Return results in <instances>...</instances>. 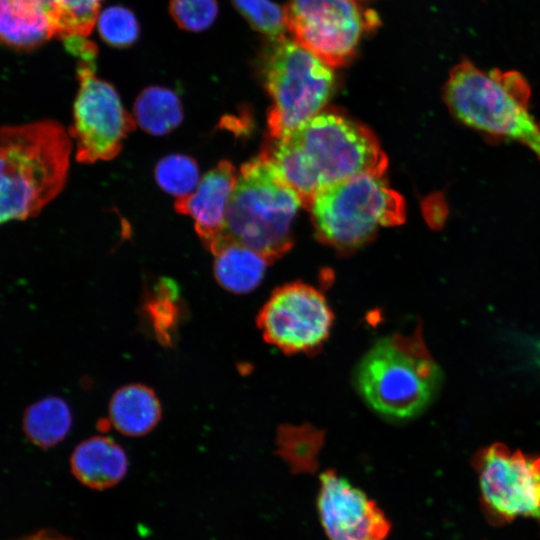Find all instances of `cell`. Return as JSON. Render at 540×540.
Listing matches in <instances>:
<instances>
[{"label":"cell","mask_w":540,"mask_h":540,"mask_svg":"<svg viewBox=\"0 0 540 540\" xmlns=\"http://www.w3.org/2000/svg\"><path fill=\"white\" fill-rule=\"evenodd\" d=\"M321 444L320 432L304 427L281 429L278 438L280 455L295 473L316 469Z\"/></svg>","instance_id":"44dd1931"},{"label":"cell","mask_w":540,"mask_h":540,"mask_svg":"<svg viewBox=\"0 0 540 540\" xmlns=\"http://www.w3.org/2000/svg\"><path fill=\"white\" fill-rule=\"evenodd\" d=\"M249 25L268 39L284 36L285 13L271 0H232Z\"/></svg>","instance_id":"603a6c76"},{"label":"cell","mask_w":540,"mask_h":540,"mask_svg":"<svg viewBox=\"0 0 540 540\" xmlns=\"http://www.w3.org/2000/svg\"><path fill=\"white\" fill-rule=\"evenodd\" d=\"M317 510L329 540H385L391 531L378 504L334 469L320 474Z\"/></svg>","instance_id":"7c38bea8"},{"label":"cell","mask_w":540,"mask_h":540,"mask_svg":"<svg viewBox=\"0 0 540 540\" xmlns=\"http://www.w3.org/2000/svg\"><path fill=\"white\" fill-rule=\"evenodd\" d=\"M237 175L233 164L222 160L201 178L193 193L175 201V210L194 220L195 230L210 252L223 232Z\"/></svg>","instance_id":"4fadbf2b"},{"label":"cell","mask_w":540,"mask_h":540,"mask_svg":"<svg viewBox=\"0 0 540 540\" xmlns=\"http://www.w3.org/2000/svg\"><path fill=\"white\" fill-rule=\"evenodd\" d=\"M72 424L68 404L60 397H45L28 406L23 416V431L34 445L47 449L68 434Z\"/></svg>","instance_id":"ac0fdd59"},{"label":"cell","mask_w":540,"mask_h":540,"mask_svg":"<svg viewBox=\"0 0 540 540\" xmlns=\"http://www.w3.org/2000/svg\"><path fill=\"white\" fill-rule=\"evenodd\" d=\"M159 284L158 296L149 304V313L158 335L167 338V331L176 321V290L167 280Z\"/></svg>","instance_id":"484cf974"},{"label":"cell","mask_w":540,"mask_h":540,"mask_svg":"<svg viewBox=\"0 0 540 540\" xmlns=\"http://www.w3.org/2000/svg\"><path fill=\"white\" fill-rule=\"evenodd\" d=\"M14 540H74V539L66 535H63L55 530L42 529L32 534H28Z\"/></svg>","instance_id":"83f0119b"},{"label":"cell","mask_w":540,"mask_h":540,"mask_svg":"<svg viewBox=\"0 0 540 540\" xmlns=\"http://www.w3.org/2000/svg\"><path fill=\"white\" fill-rule=\"evenodd\" d=\"M109 420L121 434L129 437L144 436L161 419L160 401L150 387L133 383L117 389L109 402Z\"/></svg>","instance_id":"2e32d148"},{"label":"cell","mask_w":540,"mask_h":540,"mask_svg":"<svg viewBox=\"0 0 540 540\" xmlns=\"http://www.w3.org/2000/svg\"><path fill=\"white\" fill-rule=\"evenodd\" d=\"M134 119L145 132L161 136L170 133L183 121V106L178 95L162 86H149L136 98Z\"/></svg>","instance_id":"d6986e66"},{"label":"cell","mask_w":540,"mask_h":540,"mask_svg":"<svg viewBox=\"0 0 540 540\" xmlns=\"http://www.w3.org/2000/svg\"><path fill=\"white\" fill-rule=\"evenodd\" d=\"M357 1H362V2H364V1H372V0H357Z\"/></svg>","instance_id":"f546056e"},{"label":"cell","mask_w":540,"mask_h":540,"mask_svg":"<svg viewBox=\"0 0 540 540\" xmlns=\"http://www.w3.org/2000/svg\"><path fill=\"white\" fill-rule=\"evenodd\" d=\"M63 41L65 49L81 62L95 63L97 46L85 36H69Z\"/></svg>","instance_id":"4316f807"},{"label":"cell","mask_w":540,"mask_h":540,"mask_svg":"<svg viewBox=\"0 0 540 540\" xmlns=\"http://www.w3.org/2000/svg\"><path fill=\"white\" fill-rule=\"evenodd\" d=\"M284 13L294 41L331 67L348 64L362 37L381 24L378 14L357 0H288Z\"/></svg>","instance_id":"ba28073f"},{"label":"cell","mask_w":540,"mask_h":540,"mask_svg":"<svg viewBox=\"0 0 540 540\" xmlns=\"http://www.w3.org/2000/svg\"><path fill=\"white\" fill-rule=\"evenodd\" d=\"M71 136L51 119L1 128L2 223L34 217L64 188Z\"/></svg>","instance_id":"7a4b0ae2"},{"label":"cell","mask_w":540,"mask_h":540,"mask_svg":"<svg viewBox=\"0 0 540 540\" xmlns=\"http://www.w3.org/2000/svg\"><path fill=\"white\" fill-rule=\"evenodd\" d=\"M102 0H51L55 36H87L98 18Z\"/></svg>","instance_id":"ffe728a7"},{"label":"cell","mask_w":540,"mask_h":540,"mask_svg":"<svg viewBox=\"0 0 540 540\" xmlns=\"http://www.w3.org/2000/svg\"><path fill=\"white\" fill-rule=\"evenodd\" d=\"M258 68L272 105L271 139L284 137L321 112L336 86L330 65L285 36L267 38Z\"/></svg>","instance_id":"8992f818"},{"label":"cell","mask_w":540,"mask_h":540,"mask_svg":"<svg viewBox=\"0 0 540 540\" xmlns=\"http://www.w3.org/2000/svg\"><path fill=\"white\" fill-rule=\"evenodd\" d=\"M51 0H1L0 33L4 44L30 50L55 36Z\"/></svg>","instance_id":"9a60e30c"},{"label":"cell","mask_w":540,"mask_h":540,"mask_svg":"<svg viewBox=\"0 0 540 540\" xmlns=\"http://www.w3.org/2000/svg\"><path fill=\"white\" fill-rule=\"evenodd\" d=\"M441 371L426 348L420 330L378 340L361 358L354 374L364 402L389 420L420 414L436 394Z\"/></svg>","instance_id":"5b68a950"},{"label":"cell","mask_w":540,"mask_h":540,"mask_svg":"<svg viewBox=\"0 0 540 540\" xmlns=\"http://www.w3.org/2000/svg\"><path fill=\"white\" fill-rule=\"evenodd\" d=\"M530 95L529 84L518 71H486L468 59L453 67L443 88V99L457 120L522 143L540 159V126L530 113Z\"/></svg>","instance_id":"277c9868"},{"label":"cell","mask_w":540,"mask_h":540,"mask_svg":"<svg viewBox=\"0 0 540 540\" xmlns=\"http://www.w3.org/2000/svg\"><path fill=\"white\" fill-rule=\"evenodd\" d=\"M309 210L318 239L348 252L368 243L382 227L405 221L403 197L384 175L362 174L326 186Z\"/></svg>","instance_id":"52a82bcc"},{"label":"cell","mask_w":540,"mask_h":540,"mask_svg":"<svg viewBox=\"0 0 540 540\" xmlns=\"http://www.w3.org/2000/svg\"><path fill=\"white\" fill-rule=\"evenodd\" d=\"M258 326L264 339L286 353L319 348L328 338L333 313L323 294L305 283L276 289L261 309Z\"/></svg>","instance_id":"8fae6325"},{"label":"cell","mask_w":540,"mask_h":540,"mask_svg":"<svg viewBox=\"0 0 540 540\" xmlns=\"http://www.w3.org/2000/svg\"><path fill=\"white\" fill-rule=\"evenodd\" d=\"M169 11L180 28L197 32L214 22L218 3L217 0H170Z\"/></svg>","instance_id":"d4e9b609"},{"label":"cell","mask_w":540,"mask_h":540,"mask_svg":"<svg viewBox=\"0 0 540 540\" xmlns=\"http://www.w3.org/2000/svg\"><path fill=\"white\" fill-rule=\"evenodd\" d=\"M481 497L488 514L500 522L540 517V456L512 452L495 443L475 457Z\"/></svg>","instance_id":"30bf717a"},{"label":"cell","mask_w":540,"mask_h":540,"mask_svg":"<svg viewBox=\"0 0 540 540\" xmlns=\"http://www.w3.org/2000/svg\"><path fill=\"white\" fill-rule=\"evenodd\" d=\"M262 152L307 209L326 186L362 174L384 175L388 166L374 133L333 111H321L292 133L271 139Z\"/></svg>","instance_id":"6da1fadb"},{"label":"cell","mask_w":540,"mask_h":540,"mask_svg":"<svg viewBox=\"0 0 540 540\" xmlns=\"http://www.w3.org/2000/svg\"><path fill=\"white\" fill-rule=\"evenodd\" d=\"M74 477L84 486L105 490L118 484L128 470L124 449L106 436H92L80 442L70 457Z\"/></svg>","instance_id":"5bb4252c"},{"label":"cell","mask_w":540,"mask_h":540,"mask_svg":"<svg viewBox=\"0 0 540 540\" xmlns=\"http://www.w3.org/2000/svg\"><path fill=\"white\" fill-rule=\"evenodd\" d=\"M302 205L298 193L263 152L243 164L231 194L223 232L213 250L236 243L269 262L292 246V223Z\"/></svg>","instance_id":"3957f363"},{"label":"cell","mask_w":540,"mask_h":540,"mask_svg":"<svg viewBox=\"0 0 540 540\" xmlns=\"http://www.w3.org/2000/svg\"><path fill=\"white\" fill-rule=\"evenodd\" d=\"M98 31L107 44L122 48L136 41L139 25L130 10L121 6H111L99 14Z\"/></svg>","instance_id":"cb8c5ba5"},{"label":"cell","mask_w":540,"mask_h":540,"mask_svg":"<svg viewBox=\"0 0 540 540\" xmlns=\"http://www.w3.org/2000/svg\"><path fill=\"white\" fill-rule=\"evenodd\" d=\"M154 177L161 189L177 198L193 193L201 180L196 161L183 154H171L160 159L154 169Z\"/></svg>","instance_id":"7402d4cb"},{"label":"cell","mask_w":540,"mask_h":540,"mask_svg":"<svg viewBox=\"0 0 540 540\" xmlns=\"http://www.w3.org/2000/svg\"><path fill=\"white\" fill-rule=\"evenodd\" d=\"M79 89L73 105L76 160L84 164L107 161L121 151L123 141L136 127L113 85L98 78L95 63L79 62Z\"/></svg>","instance_id":"9c48e42d"},{"label":"cell","mask_w":540,"mask_h":540,"mask_svg":"<svg viewBox=\"0 0 540 540\" xmlns=\"http://www.w3.org/2000/svg\"><path fill=\"white\" fill-rule=\"evenodd\" d=\"M537 350H538V355H539V359H540V342L537 344Z\"/></svg>","instance_id":"f1b7e54d"},{"label":"cell","mask_w":540,"mask_h":540,"mask_svg":"<svg viewBox=\"0 0 540 540\" xmlns=\"http://www.w3.org/2000/svg\"><path fill=\"white\" fill-rule=\"evenodd\" d=\"M214 255L216 281L234 293H247L255 289L270 263L260 253L236 243L223 247Z\"/></svg>","instance_id":"e0dca14e"}]
</instances>
